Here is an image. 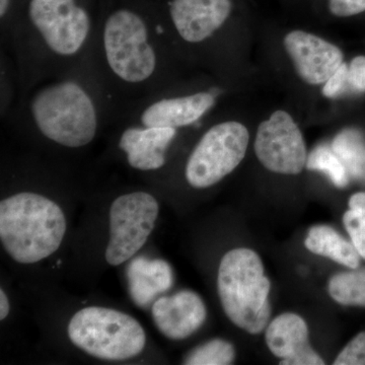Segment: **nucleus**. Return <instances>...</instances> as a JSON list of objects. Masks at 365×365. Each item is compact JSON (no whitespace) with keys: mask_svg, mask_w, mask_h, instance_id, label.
I'll list each match as a JSON object with an SVG mask.
<instances>
[{"mask_svg":"<svg viewBox=\"0 0 365 365\" xmlns=\"http://www.w3.org/2000/svg\"><path fill=\"white\" fill-rule=\"evenodd\" d=\"M162 26L130 9H117L98 26L91 64L117 118L165 90L169 44Z\"/></svg>","mask_w":365,"mask_h":365,"instance_id":"obj_1","label":"nucleus"},{"mask_svg":"<svg viewBox=\"0 0 365 365\" xmlns=\"http://www.w3.org/2000/svg\"><path fill=\"white\" fill-rule=\"evenodd\" d=\"M26 90L19 118H26L41 135L62 148H85L105 118H117L90 57L68 71L34 81Z\"/></svg>","mask_w":365,"mask_h":365,"instance_id":"obj_2","label":"nucleus"},{"mask_svg":"<svg viewBox=\"0 0 365 365\" xmlns=\"http://www.w3.org/2000/svg\"><path fill=\"white\" fill-rule=\"evenodd\" d=\"M26 18V31L11 34L25 88L90 57L98 26L78 0H30Z\"/></svg>","mask_w":365,"mask_h":365,"instance_id":"obj_3","label":"nucleus"},{"mask_svg":"<svg viewBox=\"0 0 365 365\" xmlns=\"http://www.w3.org/2000/svg\"><path fill=\"white\" fill-rule=\"evenodd\" d=\"M66 232L63 211L47 197L21 192L0 202V240L19 263H37L51 256Z\"/></svg>","mask_w":365,"mask_h":365,"instance_id":"obj_4","label":"nucleus"},{"mask_svg":"<svg viewBox=\"0 0 365 365\" xmlns=\"http://www.w3.org/2000/svg\"><path fill=\"white\" fill-rule=\"evenodd\" d=\"M271 282L260 256L248 248L230 250L220 261L217 292L230 321L251 335L265 330L271 318Z\"/></svg>","mask_w":365,"mask_h":365,"instance_id":"obj_5","label":"nucleus"},{"mask_svg":"<svg viewBox=\"0 0 365 365\" xmlns=\"http://www.w3.org/2000/svg\"><path fill=\"white\" fill-rule=\"evenodd\" d=\"M69 339L79 349L104 360H126L140 354L146 336L138 321L107 307H90L74 314Z\"/></svg>","mask_w":365,"mask_h":365,"instance_id":"obj_6","label":"nucleus"},{"mask_svg":"<svg viewBox=\"0 0 365 365\" xmlns=\"http://www.w3.org/2000/svg\"><path fill=\"white\" fill-rule=\"evenodd\" d=\"M250 133L246 125L225 120L209 127L190 153L185 177L190 186L206 189L232 174L248 151Z\"/></svg>","mask_w":365,"mask_h":365,"instance_id":"obj_7","label":"nucleus"},{"mask_svg":"<svg viewBox=\"0 0 365 365\" xmlns=\"http://www.w3.org/2000/svg\"><path fill=\"white\" fill-rule=\"evenodd\" d=\"M157 199L146 192L137 191L115 199L110 209V241L106 260L118 266L129 260L150 237L157 222Z\"/></svg>","mask_w":365,"mask_h":365,"instance_id":"obj_8","label":"nucleus"},{"mask_svg":"<svg viewBox=\"0 0 365 365\" xmlns=\"http://www.w3.org/2000/svg\"><path fill=\"white\" fill-rule=\"evenodd\" d=\"M254 151L259 163L274 174L297 176L307 168L304 134L289 113L277 110L257 128Z\"/></svg>","mask_w":365,"mask_h":365,"instance_id":"obj_9","label":"nucleus"},{"mask_svg":"<svg viewBox=\"0 0 365 365\" xmlns=\"http://www.w3.org/2000/svg\"><path fill=\"white\" fill-rule=\"evenodd\" d=\"M216 105L212 91H199L184 95L158 91L127 110L120 118H132L134 123L148 127L179 129L197 123Z\"/></svg>","mask_w":365,"mask_h":365,"instance_id":"obj_10","label":"nucleus"},{"mask_svg":"<svg viewBox=\"0 0 365 365\" xmlns=\"http://www.w3.org/2000/svg\"><path fill=\"white\" fill-rule=\"evenodd\" d=\"M232 7V0H172L170 34L185 44H204L227 24Z\"/></svg>","mask_w":365,"mask_h":365,"instance_id":"obj_11","label":"nucleus"},{"mask_svg":"<svg viewBox=\"0 0 365 365\" xmlns=\"http://www.w3.org/2000/svg\"><path fill=\"white\" fill-rule=\"evenodd\" d=\"M283 47L297 76L309 86L324 85L345 62L340 47L306 31L287 33Z\"/></svg>","mask_w":365,"mask_h":365,"instance_id":"obj_12","label":"nucleus"},{"mask_svg":"<svg viewBox=\"0 0 365 365\" xmlns=\"http://www.w3.org/2000/svg\"><path fill=\"white\" fill-rule=\"evenodd\" d=\"M265 341L282 365H323L325 360L309 344V327L302 317L284 313L269 322Z\"/></svg>","mask_w":365,"mask_h":365,"instance_id":"obj_13","label":"nucleus"},{"mask_svg":"<svg viewBox=\"0 0 365 365\" xmlns=\"http://www.w3.org/2000/svg\"><path fill=\"white\" fill-rule=\"evenodd\" d=\"M151 314L163 335L169 339L182 340L202 327L207 309L200 295L185 289L155 300Z\"/></svg>","mask_w":365,"mask_h":365,"instance_id":"obj_14","label":"nucleus"},{"mask_svg":"<svg viewBox=\"0 0 365 365\" xmlns=\"http://www.w3.org/2000/svg\"><path fill=\"white\" fill-rule=\"evenodd\" d=\"M178 135V129L170 127H148L132 123L120 136V150L126 155L133 169L155 170L167 162V151Z\"/></svg>","mask_w":365,"mask_h":365,"instance_id":"obj_15","label":"nucleus"},{"mask_svg":"<svg viewBox=\"0 0 365 365\" xmlns=\"http://www.w3.org/2000/svg\"><path fill=\"white\" fill-rule=\"evenodd\" d=\"M127 281L131 299L136 306L146 307L174 284V273L162 259L137 257L127 268Z\"/></svg>","mask_w":365,"mask_h":365,"instance_id":"obj_16","label":"nucleus"},{"mask_svg":"<svg viewBox=\"0 0 365 365\" xmlns=\"http://www.w3.org/2000/svg\"><path fill=\"white\" fill-rule=\"evenodd\" d=\"M304 246L311 253L331 259L345 267L359 268L361 257L354 245L332 227L314 225L307 232Z\"/></svg>","mask_w":365,"mask_h":365,"instance_id":"obj_17","label":"nucleus"},{"mask_svg":"<svg viewBox=\"0 0 365 365\" xmlns=\"http://www.w3.org/2000/svg\"><path fill=\"white\" fill-rule=\"evenodd\" d=\"M328 292L342 306L365 307V268L335 274L329 279Z\"/></svg>","mask_w":365,"mask_h":365,"instance_id":"obj_18","label":"nucleus"},{"mask_svg":"<svg viewBox=\"0 0 365 365\" xmlns=\"http://www.w3.org/2000/svg\"><path fill=\"white\" fill-rule=\"evenodd\" d=\"M332 150L344 163L350 176L365 184V140L359 131L347 129L335 137Z\"/></svg>","mask_w":365,"mask_h":365,"instance_id":"obj_19","label":"nucleus"},{"mask_svg":"<svg viewBox=\"0 0 365 365\" xmlns=\"http://www.w3.org/2000/svg\"><path fill=\"white\" fill-rule=\"evenodd\" d=\"M307 169L319 170L328 176L337 188H346L349 184V173L344 163L328 146H319L307 157Z\"/></svg>","mask_w":365,"mask_h":365,"instance_id":"obj_20","label":"nucleus"},{"mask_svg":"<svg viewBox=\"0 0 365 365\" xmlns=\"http://www.w3.org/2000/svg\"><path fill=\"white\" fill-rule=\"evenodd\" d=\"M235 349L232 343L223 339H212L197 346L185 357L187 365H228L234 364Z\"/></svg>","mask_w":365,"mask_h":365,"instance_id":"obj_21","label":"nucleus"},{"mask_svg":"<svg viewBox=\"0 0 365 365\" xmlns=\"http://www.w3.org/2000/svg\"><path fill=\"white\" fill-rule=\"evenodd\" d=\"M349 209L343 215V225L357 252L365 260V192L353 194Z\"/></svg>","mask_w":365,"mask_h":365,"instance_id":"obj_22","label":"nucleus"},{"mask_svg":"<svg viewBox=\"0 0 365 365\" xmlns=\"http://www.w3.org/2000/svg\"><path fill=\"white\" fill-rule=\"evenodd\" d=\"M334 365H365V332L357 334L341 350Z\"/></svg>","mask_w":365,"mask_h":365,"instance_id":"obj_23","label":"nucleus"},{"mask_svg":"<svg viewBox=\"0 0 365 365\" xmlns=\"http://www.w3.org/2000/svg\"><path fill=\"white\" fill-rule=\"evenodd\" d=\"M348 86V64L344 62L338 71L324 83L322 93L324 97L335 98L344 93Z\"/></svg>","mask_w":365,"mask_h":365,"instance_id":"obj_24","label":"nucleus"},{"mask_svg":"<svg viewBox=\"0 0 365 365\" xmlns=\"http://www.w3.org/2000/svg\"><path fill=\"white\" fill-rule=\"evenodd\" d=\"M330 13L338 18H350L365 11V0H328Z\"/></svg>","mask_w":365,"mask_h":365,"instance_id":"obj_25","label":"nucleus"},{"mask_svg":"<svg viewBox=\"0 0 365 365\" xmlns=\"http://www.w3.org/2000/svg\"><path fill=\"white\" fill-rule=\"evenodd\" d=\"M348 86L355 93H365V55L354 57L348 64Z\"/></svg>","mask_w":365,"mask_h":365,"instance_id":"obj_26","label":"nucleus"},{"mask_svg":"<svg viewBox=\"0 0 365 365\" xmlns=\"http://www.w3.org/2000/svg\"><path fill=\"white\" fill-rule=\"evenodd\" d=\"M9 309L11 306H9V299L4 294V289H1L0 290V319L6 318L7 314H9Z\"/></svg>","mask_w":365,"mask_h":365,"instance_id":"obj_27","label":"nucleus"},{"mask_svg":"<svg viewBox=\"0 0 365 365\" xmlns=\"http://www.w3.org/2000/svg\"><path fill=\"white\" fill-rule=\"evenodd\" d=\"M11 6V0H0V16L4 20Z\"/></svg>","mask_w":365,"mask_h":365,"instance_id":"obj_28","label":"nucleus"}]
</instances>
